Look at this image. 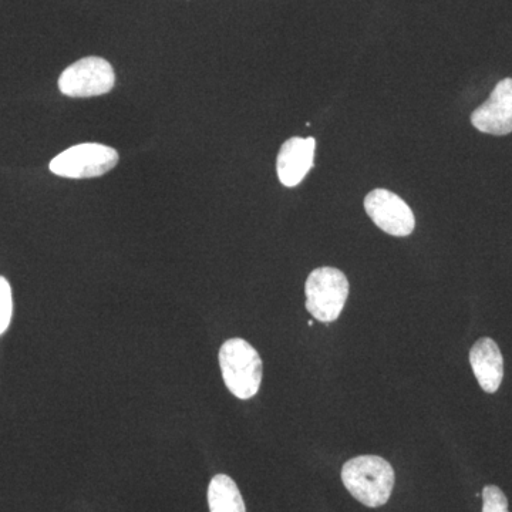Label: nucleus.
<instances>
[{
	"mask_svg": "<svg viewBox=\"0 0 512 512\" xmlns=\"http://www.w3.org/2000/svg\"><path fill=\"white\" fill-rule=\"evenodd\" d=\"M342 481L359 503L366 507H382L392 495L393 467L379 456L352 458L342 468Z\"/></svg>",
	"mask_w": 512,
	"mask_h": 512,
	"instance_id": "nucleus-1",
	"label": "nucleus"
},
{
	"mask_svg": "<svg viewBox=\"0 0 512 512\" xmlns=\"http://www.w3.org/2000/svg\"><path fill=\"white\" fill-rule=\"evenodd\" d=\"M222 379L229 392L241 400L258 393L262 382V360L244 339H229L220 349Z\"/></svg>",
	"mask_w": 512,
	"mask_h": 512,
	"instance_id": "nucleus-2",
	"label": "nucleus"
},
{
	"mask_svg": "<svg viewBox=\"0 0 512 512\" xmlns=\"http://www.w3.org/2000/svg\"><path fill=\"white\" fill-rule=\"evenodd\" d=\"M306 309L319 322H335L345 308L349 281L336 268H318L309 275L305 285Z\"/></svg>",
	"mask_w": 512,
	"mask_h": 512,
	"instance_id": "nucleus-3",
	"label": "nucleus"
},
{
	"mask_svg": "<svg viewBox=\"0 0 512 512\" xmlns=\"http://www.w3.org/2000/svg\"><path fill=\"white\" fill-rule=\"evenodd\" d=\"M119 163V154L114 148L103 144L87 143L67 148L50 161V171L63 178L84 180L101 177Z\"/></svg>",
	"mask_w": 512,
	"mask_h": 512,
	"instance_id": "nucleus-4",
	"label": "nucleus"
},
{
	"mask_svg": "<svg viewBox=\"0 0 512 512\" xmlns=\"http://www.w3.org/2000/svg\"><path fill=\"white\" fill-rule=\"evenodd\" d=\"M116 84L113 67L101 57H84L67 67L59 79V90L67 97L86 99L110 93Z\"/></svg>",
	"mask_w": 512,
	"mask_h": 512,
	"instance_id": "nucleus-5",
	"label": "nucleus"
},
{
	"mask_svg": "<svg viewBox=\"0 0 512 512\" xmlns=\"http://www.w3.org/2000/svg\"><path fill=\"white\" fill-rule=\"evenodd\" d=\"M365 210L377 227L393 237H407L416 227L413 211L392 191L370 192L365 200Z\"/></svg>",
	"mask_w": 512,
	"mask_h": 512,
	"instance_id": "nucleus-6",
	"label": "nucleus"
},
{
	"mask_svg": "<svg viewBox=\"0 0 512 512\" xmlns=\"http://www.w3.org/2000/svg\"><path fill=\"white\" fill-rule=\"evenodd\" d=\"M471 123L481 133L493 136L512 133V79L501 80L495 86L490 99L474 111Z\"/></svg>",
	"mask_w": 512,
	"mask_h": 512,
	"instance_id": "nucleus-7",
	"label": "nucleus"
},
{
	"mask_svg": "<svg viewBox=\"0 0 512 512\" xmlns=\"http://www.w3.org/2000/svg\"><path fill=\"white\" fill-rule=\"evenodd\" d=\"M316 140L313 137H293L286 141L278 154L276 171L285 187H296L302 183L313 167Z\"/></svg>",
	"mask_w": 512,
	"mask_h": 512,
	"instance_id": "nucleus-8",
	"label": "nucleus"
},
{
	"mask_svg": "<svg viewBox=\"0 0 512 512\" xmlns=\"http://www.w3.org/2000/svg\"><path fill=\"white\" fill-rule=\"evenodd\" d=\"M470 365L484 392L495 393L500 389L504 377V359L493 339L481 338L474 343L470 350Z\"/></svg>",
	"mask_w": 512,
	"mask_h": 512,
	"instance_id": "nucleus-9",
	"label": "nucleus"
},
{
	"mask_svg": "<svg viewBox=\"0 0 512 512\" xmlns=\"http://www.w3.org/2000/svg\"><path fill=\"white\" fill-rule=\"evenodd\" d=\"M208 507L210 512H247L238 485L225 474H218L208 485Z\"/></svg>",
	"mask_w": 512,
	"mask_h": 512,
	"instance_id": "nucleus-10",
	"label": "nucleus"
},
{
	"mask_svg": "<svg viewBox=\"0 0 512 512\" xmlns=\"http://www.w3.org/2000/svg\"><path fill=\"white\" fill-rule=\"evenodd\" d=\"M13 315L12 288L8 279L0 276V335L8 330Z\"/></svg>",
	"mask_w": 512,
	"mask_h": 512,
	"instance_id": "nucleus-11",
	"label": "nucleus"
},
{
	"mask_svg": "<svg viewBox=\"0 0 512 512\" xmlns=\"http://www.w3.org/2000/svg\"><path fill=\"white\" fill-rule=\"evenodd\" d=\"M483 512H510L508 500L503 491L495 485H487L483 490Z\"/></svg>",
	"mask_w": 512,
	"mask_h": 512,
	"instance_id": "nucleus-12",
	"label": "nucleus"
}]
</instances>
